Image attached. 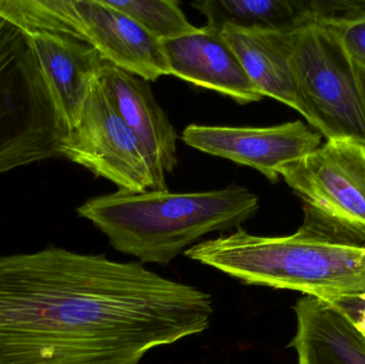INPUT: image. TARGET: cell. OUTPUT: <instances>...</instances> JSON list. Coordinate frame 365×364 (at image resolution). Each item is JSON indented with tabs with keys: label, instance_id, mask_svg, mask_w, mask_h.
Listing matches in <instances>:
<instances>
[{
	"label": "cell",
	"instance_id": "obj_1",
	"mask_svg": "<svg viewBox=\"0 0 365 364\" xmlns=\"http://www.w3.org/2000/svg\"><path fill=\"white\" fill-rule=\"evenodd\" d=\"M208 293L59 247L0 256V364H139L203 333Z\"/></svg>",
	"mask_w": 365,
	"mask_h": 364
},
{
	"label": "cell",
	"instance_id": "obj_2",
	"mask_svg": "<svg viewBox=\"0 0 365 364\" xmlns=\"http://www.w3.org/2000/svg\"><path fill=\"white\" fill-rule=\"evenodd\" d=\"M304 212L302 227L289 236H257L238 228L193 245L185 256L245 284L324 301L365 293L364 244L304 205Z\"/></svg>",
	"mask_w": 365,
	"mask_h": 364
},
{
	"label": "cell",
	"instance_id": "obj_3",
	"mask_svg": "<svg viewBox=\"0 0 365 364\" xmlns=\"http://www.w3.org/2000/svg\"><path fill=\"white\" fill-rule=\"evenodd\" d=\"M259 209V197L232 185L210 192H119L77 209L108 237L111 247L140 263L168 265L208 233L238 229Z\"/></svg>",
	"mask_w": 365,
	"mask_h": 364
},
{
	"label": "cell",
	"instance_id": "obj_4",
	"mask_svg": "<svg viewBox=\"0 0 365 364\" xmlns=\"http://www.w3.org/2000/svg\"><path fill=\"white\" fill-rule=\"evenodd\" d=\"M68 132L29 34L0 15V175L61 157Z\"/></svg>",
	"mask_w": 365,
	"mask_h": 364
},
{
	"label": "cell",
	"instance_id": "obj_5",
	"mask_svg": "<svg viewBox=\"0 0 365 364\" xmlns=\"http://www.w3.org/2000/svg\"><path fill=\"white\" fill-rule=\"evenodd\" d=\"M302 117L326 140L365 145V109L357 66L328 26L309 17L287 30Z\"/></svg>",
	"mask_w": 365,
	"mask_h": 364
},
{
	"label": "cell",
	"instance_id": "obj_6",
	"mask_svg": "<svg viewBox=\"0 0 365 364\" xmlns=\"http://www.w3.org/2000/svg\"><path fill=\"white\" fill-rule=\"evenodd\" d=\"M17 13L29 27L79 38L105 62L149 83L170 75L162 42L105 0H21Z\"/></svg>",
	"mask_w": 365,
	"mask_h": 364
},
{
	"label": "cell",
	"instance_id": "obj_7",
	"mask_svg": "<svg viewBox=\"0 0 365 364\" xmlns=\"http://www.w3.org/2000/svg\"><path fill=\"white\" fill-rule=\"evenodd\" d=\"M60 153L61 157L85 167L96 177L108 180L119 192L141 194L168 190L166 173L156 166L120 117L98 78L92 85L81 118L66 135Z\"/></svg>",
	"mask_w": 365,
	"mask_h": 364
},
{
	"label": "cell",
	"instance_id": "obj_8",
	"mask_svg": "<svg viewBox=\"0 0 365 364\" xmlns=\"http://www.w3.org/2000/svg\"><path fill=\"white\" fill-rule=\"evenodd\" d=\"M279 175L304 207L365 243V145L327 140Z\"/></svg>",
	"mask_w": 365,
	"mask_h": 364
},
{
	"label": "cell",
	"instance_id": "obj_9",
	"mask_svg": "<svg viewBox=\"0 0 365 364\" xmlns=\"http://www.w3.org/2000/svg\"><path fill=\"white\" fill-rule=\"evenodd\" d=\"M181 139L188 147L251 167L277 183L281 177L279 170L317 150L322 135L297 120L268 128L191 124Z\"/></svg>",
	"mask_w": 365,
	"mask_h": 364
},
{
	"label": "cell",
	"instance_id": "obj_10",
	"mask_svg": "<svg viewBox=\"0 0 365 364\" xmlns=\"http://www.w3.org/2000/svg\"><path fill=\"white\" fill-rule=\"evenodd\" d=\"M162 45L173 76L214 90L238 104L263 100L219 30L205 25L191 33L162 41Z\"/></svg>",
	"mask_w": 365,
	"mask_h": 364
},
{
	"label": "cell",
	"instance_id": "obj_11",
	"mask_svg": "<svg viewBox=\"0 0 365 364\" xmlns=\"http://www.w3.org/2000/svg\"><path fill=\"white\" fill-rule=\"evenodd\" d=\"M43 74L68 126L74 128L105 61L88 43L58 32H27Z\"/></svg>",
	"mask_w": 365,
	"mask_h": 364
},
{
	"label": "cell",
	"instance_id": "obj_12",
	"mask_svg": "<svg viewBox=\"0 0 365 364\" xmlns=\"http://www.w3.org/2000/svg\"><path fill=\"white\" fill-rule=\"evenodd\" d=\"M98 81L126 125L156 166L171 173L178 165L177 132L154 98L149 81L105 62Z\"/></svg>",
	"mask_w": 365,
	"mask_h": 364
},
{
	"label": "cell",
	"instance_id": "obj_13",
	"mask_svg": "<svg viewBox=\"0 0 365 364\" xmlns=\"http://www.w3.org/2000/svg\"><path fill=\"white\" fill-rule=\"evenodd\" d=\"M293 309L298 364H365V338L332 303L304 295Z\"/></svg>",
	"mask_w": 365,
	"mask_h": 364
},
{
	"label": "cell",
	"instance_id": "obj_14",
	"mask_svg": "<svg viewBox=\"0 0 365 364\" xmlns=\"http://www.w3.org/2000/svg\"><path fill=\"white\" fill-rule=\"evenodd\" d=\"M221 36L235 53L259 93L274 98L302 115L287 31L225 27Z\"/></svg>",
	"mask_w": 365,
	"mask_h": 364
},
{
	"label": "cell",
	"instance_id": "obj_15",
	"mask_svg": "<svg viewBox=\"0 0 365 364\" xmlns=\"http://www.w3.org/2000/svg\"><path fill=\"white\" fill-rule=\"evenodd\" d=\"M191 6L208 27L287 31L310 17L309 1L296 0H199Z\"/></svg>",
	"mask_w": 365,
	"mask_h": 364
},
{
	"label": "cell",
	"instance_id": "obj_16",
	"mask_svg": "<svg viewBox=\"0 0 365 364\" xmlns=\"http://www.w3.org/2000/svg\"><path fill=\"white\" fill-rule=\"evenodd\" d=\"M310 17L328 26L358 68L365 70V0H313Z\"/></svg>",
	"mask_w": 365,
	"mask_h": 364
},
{
	"label": "cell",
	"instance_id": "obj_17",
	"mask_svg": "<svg viewBox=\"0 0 365 364\" xmlns=\"http://www.w3.org/2000/svg\"><path fill=\"white\" fill-rule=\"evenodd\" d=\"M109 6L134 19L156 40L165 41L195 31L197 27L187 19L181 4L175 0H105Z\"/></svg>",
	"mask_w": 365,
	"mask_h": 364
},
{
	"label": "cell",
	"instance_id": "obj_18",
	"mask_svg": "<svg viewBox=\"0 0 365 364\" xmlns=\"http://www.w3.org/2000/svg\"><path fill=\"white\" fill-rule=\"evenodd\" d=\"M330 303L342 312L365 338V293L330 299Z\"/></svg>",
	"mask_w": 365,
	"mask_h": 364
},
{
	"label": "cell",
	"instance_id": "obj_19",
	"mask_svg": "<svg viewBox=\"0 0 365 364\" xmlns=\"http://www.w3.org/2000/svg\"><path fill=\"white\" fill-rule=\"evenodd\" d=\"M358 77H359L360 88H361L362 98H364V104L365 109V70L364 68H358Z\"/></svg>",
	"mask_w": 365,
	"mask_h": 364
}]
</instances>
